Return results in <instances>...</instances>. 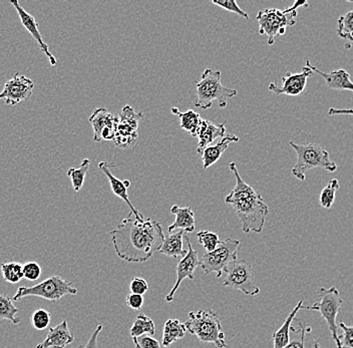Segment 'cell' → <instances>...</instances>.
<instances>
[{
    "instance_id": "6da1fadb",
    "label": "cell",
    "mask_w": 353,
    "mask_h": 348,
    "mask_svg": "<svg viewBox=\"0 0 353 348\" xmlns=\"http://www.w3.org/2000/svg\"><path fill=\"white\" fill-rule=\"evenodd\" d=\"M110 235L117 255L132 263L147 262L160 250L165 239L161 223L149 218L139 221L131 212Z\"/></svg>"
},
{
    "instance_id": "7a4b0ae2",
    "label": "cell",
    "mask_w": 353,
    "mask_h": 348,
    "mask_svg": "<svg viewBox=\"0 0 353 348\" xmlns=\"http://www.w3.org/2000/svg\"><path fill=\"white\" fill-rule=\"evenodd\" d=\"M229 169L235 176L236 185L235 188L225 198V202L233 207L245 233L260 234L269 214L268 206L265 204L260 193L242 179L235 162L230 163Z\"/></svg>"
},
{
    "instance_id": "3957f363",
    "label": "cell",
    "mask_w": 353,
    "mask_h": 348,
    "mask_svg": "<svg viewBox=\"0 0 353 348\" xmlns=\"http://www.w3.org/2000/svg\"><path fill=\"white\" fill-rule=\"evenodd\" d=\"M185 326L201 342L213 343L219 348L227 347L225 332L217 312L211 309L191 311Z\"/></svg>"
},
{
    "instance_id": "277c9868",
    "label": "cell",
    "mask_w": 353,
    "mask_h": 348,
    "mask_svg": "<svg viewBox=\"0 0 353 348\" xmlns=\"http://www.w3.org/2000/svg\"><path fill=\"white\" fill-rule=\"evenodd\" d=\"M197 101L195 107L198 109L209 110L214 101H217L221 109L227 107L228 99L237 94V90L224 87L221 83L220 70L206 68L201 76L200 81L196 83Z\"/></svg>"
},
{
    "instance_id": "5b68a950",
    "label": "cell",
    "mask_w": 353,
    "mask_h": 348,
    "mask_svg": "<svg viewBox=\"0 0 353 348\" xmlns=\"http://www.w3.org/2000/svg\"><path fill=\"white\" fill-rule=\"evenodd\" d=\"M301 6H308V2L305 0L296 1L284 10L269 8L258 12L256 19L259 23V34L266 35L269 45L274 43L276 37L285 34L288 26L296 23L297 10Z\"/></svg>"
},
{
    "instance_id": "8992f818",
    "label": "cell",
    "mask_w": 353,
    "mask_h": 348,
    "mask_svg": "<svg viewBox=\"0 0 353 348\" xmlns=\"http://www.w3.org/2000/svg\"><path fill=\"white\" fill-rule=\"evenodd\" d=\"M296 152L297 162L292 169V174L298 180H305L309 170L323 169L333 173L336 171L337 165L330 160V153L317 144H295L289 143Z\"/></svg>"
},
{
    "instance_id": "52a82bcc",
    "label": "cell",
    "mask_w": 353,
    "mask_h": 348,
    "mask_svg": "<svg viewBox=\"0 0 353 348\" xmlns=\"http://www.w3.org/2000/svg\"><path fill=\"white\" fill-rule=\"evenodd\" d=\"M319 301L311 306L303 305L302 309L313 310V311L319 312L327 323L331 336H332L333 340L336 343L337 348H341L339 326L336 323L337 316L341 314L342 304H343L341 292L335 286H331L330 288L322 287L319 290Z\"/></svg>"
},
{
    "instance_id": "ba28073f",
    "label": "cell",
    "mask_w": 353,
    "mask_h": 348,
    "mask_svg": "<svg viewBox=\"0 0 353 348\" xmlns=\"http://www.w3.org/2000/svg\"><path fill=\"white\" fill-rule=\"evenodd\" d=\"M77 294V289L72 286V282L65 280L59 275H54L32 287H19L12 297V300L19 301L24 297L35 296L55 303L65 295Z\"/></svg>"
},
{
    "instance_id": "9c48e42d",
    "label": "cell",
    "mask_w": 353,
    "mask_h": 348,
    "mask_svg": "<svg viewBox=\"0 0 353 348\" xmlns=\"http://www.w3.org/2000/svg\"><path fill=\"white\" fill-rule=\"evenodd\" d=\"M240 240L229 237L221 241L218 247L212 252H206L200 259V266L205 274L216 273V277L222 276L224 271L232 263L237 260V251L239 248Z\"/></svg>"
},
{
    "instance_id": "30bf717a",
    "label": "cell",
    "mask_w": 353,
    "mask_h": 348,
    "mask_svg": "<svg viewBox=\"0 0 353 348\" xmlns=\"http://www.w3.org/2000/svg\"><path fill=\"white\" fill-rule=\"evenodd\" d=\"M226 279L223 285L244 293L247 296L259 294V286L256 285L252 265L247 260H235L224 271Z\"/></svg>"
},
{
    "instance_id": "8fae6325",
    "label": "cell",
    "mask_w": 353,
    "mask_h": 348,
    "mask_svg": "<svg viewBox=\"0 0 353 348\" xmlns=\"http://www.w3.org/2000/svg\"><path fill=\"white\" fill-rule=\"evenodd\" d=\"M143 118V112H136L131 105L121 110L120 118L117 120L114 142L121 149H130L138 141L139 122Z\"/></svg>"
},
{
    "instance_id": "7c38bea8",
    "label": "cell",
    "mask_w": 353,
    "mask_h": 348,
    "mask_svg": "<svg viewBox=\"0 0 353 348\" xmlns=\"http://www.w3.org/2000/svg\"><path fill=\"white\" fill-rule=\"evenodd\" d=\"M33 89L34 83L32 79L17 72L12 79L6 81L3 90L0 92V100H3L8 105H17L28 100L32 96Z\"/></svg>"
},
{
    "instance_id": "4fadbf2b",
    "label": "cell",
    "mask_w": 353,
    "mask_h": 348,
    "mask_svg": "<svg viewBox=\"0 0 353 348\" xmlns=\"http://www.w3.org/2000/svg\"><path fill=\"white\" fill-rule=\"evenodd\" d=\"M185 240L187 241L188 252L186 256L179 260L178 264H176V280L175 285H174L171 292L165 296V301L169 303H173L176 290L180 288L181 283H182L185 279L188 278L190 279V280H194V273H195V270L197 269L198 266H200L198 251L192 247L189 237H185Z\"/></svg>"
},
{
    "instance_id": "5bb4252c",
    "label": "cell",
    "mask_w": 353,
    "mask_h": 348,
    "mask_svg": "<svg viewBox=\"0 0 353 348\" xmlns=\"http://www.w3.org/2000/svg\"><path fill=\"white\" fill-rule=\"evenodd\" d=\"M313 74L314 72L306 65L302 68V72L299 74L286 72L285 76L282 78L281 87H279L277 83H272L269 85V90L277 96L280 94H286L289 96H300L305 90L307 79Z\"/></svg>"
},
{
    "instance_id": "9a60e30c",
    "label": "cell",
    "mask_w": 353,
    "mask_h": 348,
    "mask_svg": "<svg viewBox=\"0 0 353 348\" xmlns=\"http://www.w3.org/2000/svg\"><path fill=\"white\" fill-rule=\"evenodd\" d=\"M117 120L118 118L110 114L105 108L94 110L88 119L94 129V142L114 141Z\"/></svg>"
},
{
    "instance_id": "2e32d148",
    "label": "cell",
    "mask_w": 353,
    "mask_h": 348,
    "mask_svg": "<svg viewBox=\"0 0 353 348\" xmlns=\"http://www.w3.org/2000/svg\"><path fill=\"white\" fill-rule=\"evenodd\" d=\"M118 165L112 164V163L101 162L99 164V169L107 176L108 179L110 181V188H112V193L117 196V197L120 198V199L123 200L127 203L128 206L131 209V213L139 221L143 222L145 220V218L143 217V214L139 212L134 206L131 201L129 199V194H128V188L131 186V182L129 180L121 181L119 180L118 178L114 177L112 174V171H110V168L112 167H117Z\"/></svg>"
},
{
    "instance_id": "e0dca14e",
    "label": "cell",
    "mask_w": 353,
    "mask_h": 348,
    "mask_svg": "<svg viewBox=\"0 0 353 348\" xmlns=\"http://www.w3.org/2000/svg\"><path fill=\"white\" fill-rule=\"evenodd\" d=\"M10 3L14 6L15 10H17V13H19V19H21L23 28L32 35L33 39L37 41L39 48H41L44 54H46V56L48 57L50 65H52V67H55V65H57V59H55L54 54L50 52V48H48V45L44 43L43 37H41V34L39 30V24H37L34 17L26 12V10H24V8H21V4H19V2L17 1V0H10Z\"/></svg>"
},
{
    "instance_id": "ac0fdd59",
    "label": "cell",
    "mask_w": 353,
    "mask_h": 348,
    "mask_svg": "<svg viewBox=\"0 0 353 348\" xmlns=\"http://www.w3.org/2000/svg\"><path fill=\"white\" fill-rule=\"evenodd\" d=\"M74 341V336L68 328V321L63 320L59 325L50 327L46 339L35 348H65Z\"/></svg>"
},
{
    "instance_id": "d6986e66",
    "label": "cell",
    "mask_w": 353,
    "mask_h": 348,
    "mask_svg": "<svg viewBox=\"0 0 353 348\" xmlns=\"http://www.w3.org/2000/svg\"><path fill=\"white\" fill-rule=\"evenodd\" d=\"M306 67L310 68L313 72H317L325 81L326 85L331 90H350L353 92V83L350 79V74L347 70H339L331 72H324L319 68L313 67L310 61H306Z\"/></svg>"
},
{
    "instance_id": "ffe728a7",
    "label": "cell",
    "mask_w": 353,
    "mask_h": 348,
    "mask_svg": "<svg viewBox=\"0 0 353 348\" xmlns=\"http://www.w3.org/2000/svg\"><path fill=\"white\" fill-rule=\"evenodd\" d=\"M226 134V123L215 125L207 120H202L197 131L199 138L197 152L202 153L203 150L210 146L216 139L223 138Z\"/></svg>"
},
{
    "instance_id": "44dd1931",
    "label": "cell",
    "mask_w": 353,
    "mask_h": 348,
    "mask_svg": "<svg viewBox=\"0 0 353 348\" xmlns=\"http://www.w3.org/2000/svg\"><path fill=\"white\" fill-rule=\"evenodd\" d=\"M172 214L176 216L175 222L168 227V232H173L176 229L184 231L185 233H192L195 231L196 220L191 207H179L174 205L171 208Z\"/></svg>"
},
{
    "instance_id": "7402d4cb",
    "label": "cell",
    "mask_w": 353,
    "mask_h": 348,
    "mask_svg": "<svg viewBox=\"0 0 353 348\" xmlns=\"http://www.w3.org/2000/svg\"><path fill=\"white\" fill-rule=\"evenodd\" d=\"M239 142V138L235 135H225L223 136L222 140L220 141L215 146H208L206 149L203 150L201 156H202L203 165L204 169L207 170L210 167L213 166L215 163L219 161L222 157L224 152L226 151L227 147L231 143Z\"/></svg>"
},
{
    "instance_id": "603a6c76",
    "label": "cell",
    "mask_w": 353,
    "mask_h": 348,
    "mask_svg": "<svg viewBox=\"0 0 353 348\" xmlns=\"http://www.w3.org/2000/svg\"><path fill=\"white\" fill-rule=\"evenodd\" d=\"M184 231L180 230L176 233H170L165 237L162 247L159 252L171 257V258H181L186 256L188 251L184 249Z\"/></svg>"
},
{
    "instance_id": "cb8c5ba5",
    "label": "cell",
    "mask_w": 353,
    "mask_h": 348,
    "mask_svg": "<svg viewBox=\"0 0 353 348\" xmlns=\"http://www.w3.org/2000/svg\"><path fill=\"white\" fill-rule=\"evenodd\" d=\"M302 307H303V300H300L297 305L295 306L294 309L287 316L281 327L273 334V345H274L273 348H283L290 342L291 325H292L293 321H294L295 316H296L298 311L302 309Z\"/></svg>"
},
{
    "instance_id": "d4e9b609",
    "label": "cell",
    "mask_w": 353,
    "mask_h": 348,
    "mask_svg": "<svg viewBox=\"0 0 353 348\" xmlns=\"http://www.w3.org/2000/svg\"><path fill=\"white\" fill-rule=\"evenodd\" d=\"M172 114H175L180 119L181 127L185 131L189 132L192 136H197V131L199 127H200L201 123H202V119H201L200 114L195 111H186L182 112L178 108H172Z\"/></svg>"
},
{
    "instance_id": "484cf974",
    "label": "cell",
    "mask_w": 353,
    "mask_h": 348,
    "mask_svg": "<svg viewBox=\"0 0 353 348\" xmlns=\"http://www.w3.org/2000/svg\"><path fill=\"white\" fill-rule=\"evenodd\" d=\"M186 331L185 323H181L179 319H169L165 321L163 334V347H169L179 339H182Z\"/></svg>"
},
{
    "instance_id": "4316f807",
    "label": "cell",
    "mask_w": 353,
    "mask_h": 348,
    "mask_svg": "<svg viewBox=\"0 0 353 348\" xmlns=\"http://www.w3.org/2000/svg\"><path fill=\"white\" fill-rule=\"evenodd\" d=\"M12 298L6 294H0V320L10 321L12 325H19L21 318L17 317L19 308L14 305Z\"/></svg>"
},
{
    "instance_id": "83f0119b",
    "label": "cell",
    "mask_w": 353,
    "mask_h": 348,
    "mask_svg": "<svg viewBox=\"0 0 353 348\" xmlns=\"http://www.w3.org/2000/svg\"><path fill=\"white\" fill-rule=\"evenodd\" d=\"M156 332V327L153 319L143 314L137 315L134 323H132L131 329H130V336L137 337L141 336H153Z\"/></svg>"
},
{
    "instance_id": "f1b7e54d",
    "label": "cell",
    "mask_w": 353,
    "mask_h": 348,
    "mask_svg": "<svg viewBox=\"0 0 353 348\" xmlns=\"http://www.w3.org/2000/svg\"><path fill=\"white\" fill-rule=\"evenodd\" d=\"M90 165V161L88 158H85L77 168H70L68 171V178L72 181V188L77 193L81 190L85 184Z\"/></svg>"
},
{
    "instance_id": "f546056e",
    "label": "cell",
    "mask_w": 353,
    "mask_h": 348,
    "mask_svg": "<svg viewBox=\"0 0 353 348\" xmlns=\"http://www.w3.org/2000/svg\"><path fill=\"white\" fill-rule=\"evenodd\" d=\"M1 274L4 281L11 284H17L23 278V264L19 262H8V263H2Z\"/></svg>"
},
{
    "instance_id": "4dcf8cb0",
    "label": "cell",
    "mask_w": 353,
    "mask_h": 348,
    "mask_svg": "<svg viewBox=\"0 0 353 348\" xmlns=\"http://www.w3.org/2000/svg\"><path fill=\"white\" fill-rule=\"evenodd\" d=\"M336 32L341 39L353 43V10L339 17Z\"/></svg>"
},
{
    "instance_id": "1f68e13d",
    "label": "cell",
    "mask_w": 353,
    "mask_h": 348,
    "mask_svg": "<svg viewBox=\"0 0 353 348\" xmlns=\"http://www.w3.org/2000/svg\"><path fill=\"white\" fill-rule=\"evenodd\" d=\"M339 190V180L333 179L328 182L325 188L322 190L320 194L319 203L324 209L330 210L331 207L333 206L336 197V192Z\"/></svg>"
},
{
    "instance_id": "d6a6232c",
    "label": "cell",
    "mask_w": 353,
    "mask_h": 348,
    "mask_svg": "<svg viewBox=\"0 0 353 348\" xmlns=\"http://www.w3.org/2000/svg\"><path fill=\"white\" fill-rule=\"evenodd\" d=\"M199 243L204 247L206 252L215 250L220 244V238L216 233L211 231H200L197 233Z\"/></svg>"
},
{
    "instance_id": "836d02e7",
    "label": "cell",
    "mask_w": 353,
    "mask_h": 348,
    "mask_svg": "<svg viewBox=\"0 0 353 348\" xmlns=\"http://www.w3.org/2000/svg\"><path fill=\"white\" fill-rule=\"evenodd\" d=\"M52 314L44 309H37L30 316V323L37 330H44L48 327Z\"/></svg>"
},
{
    "instance_id": "e575fe53",
    "label": "cell",
    "mask_w": 353,
    "mask_h": 348,
    "mask_svg": "<svg viewBox=\"0 0 353 348\" xmlns=\"http://www.w3.org/2000/svg\"><path fill=\"white\" fill-rule=\"evenodd\" d=\"M41 276V267L37 262L30 261L23 264V277L30 281L39 280Z\"/></svg>"
},
{
    "instance_id": "d590c367",
    "label": "cell",
    "mask_w": 353,
    "mask_h": 348,
    "mask_svg": "<svg viewBox=\"0 0 353 348\" xmlns=\"http://www.w3.org/2000/svg\"><path fill=\"white\" fill-rule=\"evenodd\" d=\"M212 3L224 8L227 12L236 13V14L240 15L241 17H244L245 19H249L248 13L242 10L241 8L238 6L237 2L234 1V0H219V1L213 0Z\"/></svg>"
},
{
    "instance_id": "8d00e7d4",
    "label": "cell",
    "mask_w": 353,
    "mask_h": 348,
    "mask_svg": "<svg viewBox=\"0 0 353 348\" xmlns=\"http://www.w3.org/2000/svg\"><path fill=\"white\" fill-rule=\"evenodd\" d=\"M132 342H134L136 348H161V343L152 336H145L132 337Z\"/></svg>"
},
{
    "instance_id": "74e56055",
    "label": "cell",
    "mask_w": 353,
    "mask_h": 348,
    "mask_svg": "<svg viewBox=\"0 0 353 348\" xmlns=\"http://www.w3.org/2000/svg\"><path fill=\"white\" fill-rule=\"evenodd\" d=\"M297 321L298 325H299V338L293 339V340H291L290 339V342H289L288 345H287L286 347L283 348H306V334H309V332H311V327H309V326H304L302 325L301 321Z\"/></svg>"
},
{
    "instance_id": "f35d334b",
    "label": "cell",
    "mask_w": 353,
    "mask_h": 348,
    "mask_svg": "<svg viewBox=\"0 0 353 348\" xmlns=\"http://www.w3.org/2000/svg\"><path fill=\"white\" fill-rule=\"evenodd\" d=\"M342 329V336H339L341 348H353V326H347L345 323H339Z\"/></svg>"
},
{
    "instance_id": "ab89813d",
    "label": "cell",
    "mask_w": 353,
    "mask_h": 348,
    "mask_svg": "<svg viewBox=\"0 0 353 348\" xmlns=\"http://www.w3.org/2000/svg\"><path fill=\"white\" fill-rule=\"evenodd\" d=\"M148 289H149L148 282L140 277L132 279L130 284V293H132V294L142 295L143 296Z\"/></svg>"
},
{
    "instance_id": "60d3db41",
    "label": "cell",
    "mask_w": 353,
    "mask_h": 348,
    "mask_svg": "<svg viewBox=\"0 0 353 348\" xmlns=\"http://www.w3.org/2000/svg\"><path fill=\"white\" fill-rule=\"evenodd\" d=\"M125 303L130 308L134 310H141L143 307V297L142 295L132 294L130 293L125 298Z\"/></svg>"
},
{
    "instance_id": "b9f144b4",
    "label": "cell",
    "mask_w": 353,
    "mask_h": 348,
    "mask_svg": "<svg viewBox=\"0 0 353 348\" xmlns=\"http://www.w3.org/2000/svg\"><path fill=\"white\" fill-rule=\"evenodd\" d=\"M101 330H103V325H99L97 326L96 329L92 332V334L90 336V339H88V342L77 348H99L98 338Z\"/></svg>"
},
{
    "instance_id": "7bdbcfd3",
    "label": "cell",
    "mask_w": 353,
    "mask_h": 348,
    "mask_svg": "<svg viewBox=\"0 0 353 348\" xmlns=\"http://www.w3.org/2000/svg\"><path fill=\"white\" fill-rule=\"evenodd\" d=\"M330 116H337V114H348V116H353V109H334L331 108L328 111Z\"/></svg>"
},
{
    "instance_id": "ee69618b",
    "label": "cell",
    "mask_w": 353,
    "mask_h": 348,
    "mask_svg": "<svg viewBox=\"0 0 353 348\" xmlns=\"http://www.w3.org/2000/svg\"><path fill=\"white\" fill-rule=\"evenodd\" d=\"M312 348H320L319 343L316 340L313 341Z\"/></svg>"
}]
</instances>
